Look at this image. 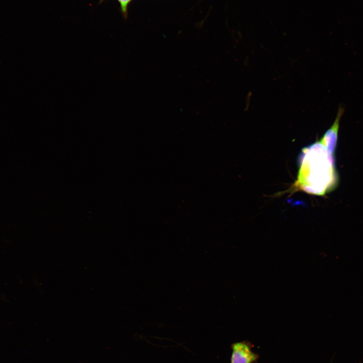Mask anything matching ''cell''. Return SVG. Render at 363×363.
<instances>
[{"label":"cell","mask_w":363,"mask_h":363,"mask_svg":"<svg viewBox=\"0 0 363 363\" xmlns=\"http://www.w3.org/2000/svg\"><path fill=\"white\" fill-rule=\"evenodd\" d=\"M335 155L321 140L303 149L295 185L310 194L322 196L333 190L338 183Z\"/></svg>","instance_id":"obj_1"},{"label":"cell","mask_w":363,"mask_h":363,"mask_svg":"<svg viewBox=\"0 0 363 363\" xmlns=\"http://www.w3.org/2000/svg\"><path fill=\"white\" fill-rule=\"evenodd\" d=\"M254 345L247 340L233 343L231 345L230 363H257L259 355L254 352Z\"/></svg>","instance_id":"obj_2"},{"label":"cell","mask_w":363,"mask_h":363,"mask_svg":"<svg viewBox=\"0 0 363 363\" xmlns=\"http://www.w3.org/2000/svg\"><path fill=\"white\" fill-rule=\"evenodd\" d=\"M132 0H118L120 4L122 12L126 17L127 16V6Z\"/></svg>","instance_id":"obj_3"}]
</instances>
